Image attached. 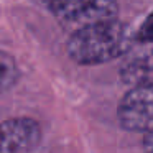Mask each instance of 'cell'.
Returning <instances> with one entry per match:
<instances>
[{
	"label": "cell",
	"mask_w": 153,
	"mask_h": 153,
	"mask_svg": "<svg viewBox=\"0 0 153 153\" xmlns=\"http://www.w3.org/2000/svg\"><path fill=\"white\" fill-rule=\"evenodd\" d=\"M18 79V68L10 54L0 51V92L10 89Z\"/></svg>",
	"instance_id": "obj_6"
},
{
	"label": "cell",
	"mask_w": 153,
	"mask_h": 153,
	"mask_svg": "<svg viewBox=\"0 0 153 153\" xmlns=\"http://www.w3.org/2000/svg\"><path fill=\"white\" fill-rule=\"evenodd\" d=\"M48 5L59 23L73 31L114 20L119 13L117 0H50Z\"/></svg>",
	"instance_id": "obj_2"
},
{
	"label": "cell",
	"mask_w": 153,
	"mask_h": 153,
	"mask_svg": "<svg viewBox=\"0 0 153 153\" xmlns=\"http://www.w3.org/2000/svg\"><path fill=\"white\" fill-rule=\"evenodd\" d=\"M137 40L140 43H153V12L146 17L142 27L137 31Z\"/></svg>",
	"instance_id": "obj_7"
},
{
	"label": "cell",
	"mask_w": 153,
	"mask_h": 153,
	"mask_svg": "<svg viewBox=\"0 0 153 153\" xmlns=\"http://www.w3.org/2000/svg\"><path fill=\"white\" fill-rule=\"evenodd\" d=\"M132 45L128 27L107 20L73 31L68 41V53L79 64H102L122 56Z\"/></svg>",
	"instance_id": "obj_1"
},
{
	"label": "cell",
	"mask_w": 153,
	"mask_h": 153,
	"mask_svg": "<svg viewBox=\"0 0 153 153\" xmlns=\"http://www.w3.org/2000/svg\"><path fill=\"white\" fill-rule=\"evenodd\" d=\"M143 146H145V150H148V152H153V130L146 132L145 142H143Z\"/></svg>",
	"instance_id": "obj_8"
},
{
	"label": "cell",
	"mask_w": 153,
	"mask_h": 153,
	"mask_svg": "<svg viewBox=\"0 0 153 153\" xmlns=\"http://www.w3.org/2000/svg\"><path fill=\"white\" fill-rule=\"evenodd\" d=\"M119 122L130 132L153 130V81L133 86L119 104Z\"/></svg>",
	"instance_id": "obj_3"
},
{
	"label": "cell",
	"mask_w": 153,
	"mask_h": 153,
	"mask_svg": "<svg viewBox=\"0 0 153 153\" xmlns=\"http://www.w3.org/2000/svg\"><path fill=\"white\" fill-rule=\"evenodd\" d=\"M122 77L125 82L137 86L153 81V56L145 54L130 59L122 69Z\"/></svg>",
	"instance_id": "obj_5"
},
{
	"label": "cell",
	"mask_w": 153,
	"mask_h": 153,
	"mask_svg": "<svg viewBox=\"0 0 153 153\" xmlns=\"http://www.w3.org/2000/svg\"><path fill=\"white\" fill-rule=\"evenodd\" d=\"M41 130L31 119H8L0 122V153L28 152L40 143Z\"/></svg>",
	"instance_id": "obj_4"
}]
</instances>
